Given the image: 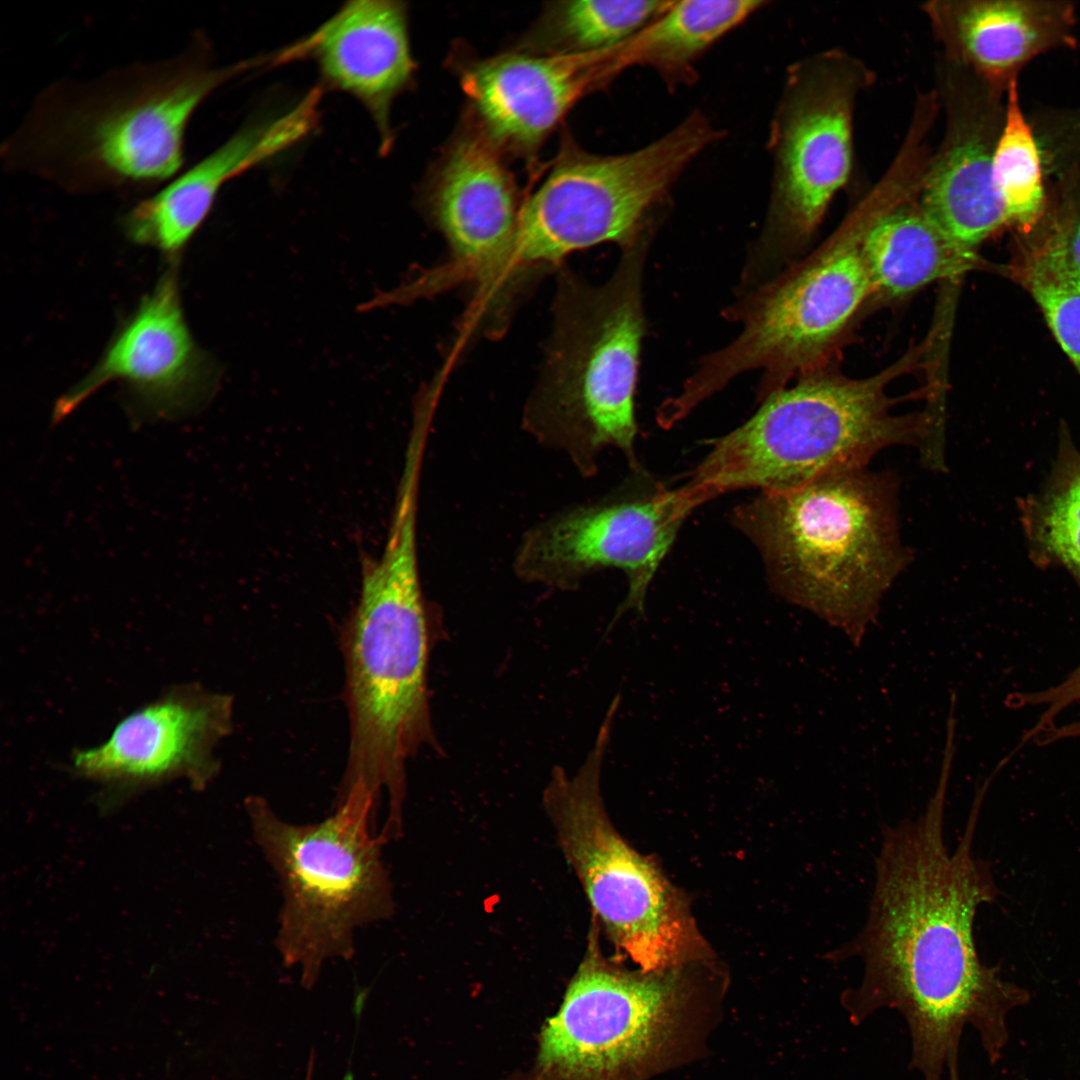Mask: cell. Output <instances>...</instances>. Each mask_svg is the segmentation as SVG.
<instances>
[{"mask_svg":"<svg viewBox=\"0 0 1080 1080\" xmlns=\"http://www.w3.org/2000/svg\"><path fill=\"white\" fill-rule=\"evenodd\" d=\"M698 505L686 486L668 490L651 483L565 508L524 533L514 554V573L527 583L566 591L596 570L621 569L628 593L610 628L628 610L642 617L648 587Z\"/></svg>","mask_w":1080,"mask_h":1080,"instance_id":"12","label":"cell"},{"mask_svg":"<svg viewBox=\"0 0 1080 1080\" xmlns=\"http://www.w3.org/2000/svg\"><path fill=\"white\" fill-rule=\"evenodd\" d=\"M721 137L693 112L653 143L631 153L595 156L569 151L522 204L515 240L492 285L515 298L522 285L568 255L604 242L622 249L647 234L650 211L685 167Z\"/></svg>","mask_w":1080,"mask_h":1080,"instance_id":"10","label":"cell"},{"mask_svg":"<svg viewBox=\"0 0 1080 1080\" xmlns=\"http://www.w3.org/2000/svg\"><path fill=\"white\" fill-rule=\"evenodd\" d=\"M233 699L197 684L175 686L127 715L102 744L73 754L76 774L134 791L175 778L198 789L217 774V744L232 728Z\"/></svg>","mask_w":1080,"mask_h":1080,"instance_id":"16","label":"cell"},{"mask_svg":"<svg viewBox=\"0 0 1080 1080\" xmlns=\"http://www.w3.org/2000/svg\"><path fill=\"white\" fill-rule=\"evenodd\" d=\"M666 0H576L551 4L528 37L543 54H573L615 47L662 14Z\"/></svg>","mask_w":1080,"mask_h":1080,"instance_id":"25","label":"cell"},{"mask_svg":"<svg viewBox=\"0 0 1080 1080\" xmlns=\"http://www.w3.org/2000/svg\"><path fill=\"white\" fill-rule=\"evenodd\" d=\"M866 200L864 216H858L840 240L734 306L729 314L742 323L740 333L707 355L680 392L664 401L661 414L666 422L680 421L749 370L764 371L758 391L763 401L832 344L873 292L861 243L871 222L890 207V200L879 189Z\"/></svg>","mask_w":1080,"mask_h":1080,"instance_id":"11","label":"cell"},{"mask_svg":"<svg viewBox=\"0 0 1080 1080\" xmlns=\"http://www.w3.org/2000/svg\"><path fill=\"white\" fill-rule=\"evenodd\" d=\"M759 0H685L671 5L612 48L616 74L646 65L671 84L689 80L691 64L717 39L759 9Z\"/></svg>","mask_w":1080,"mask_h":1080,"instance_id":"23","label":"cell"},{"mask_svg":"<svg viewBox=\"0 0 1080 1080\" xmlns=\"http://www.w3.org/2000/svg\"><path fill=\"white\" fill-rule=\"evenodd\" d=\"M418 501L395 500L379 557L362 559L358 599L340 637L349 749L338 793L386 792L387 821L402 823L406 764L435 746L427 695L429 629L417 544Z\"/></svg>","mask_w":1080,"mask_h":1080,"instance_id":"3","label":"cell"},{"mask_svg":"<svg viewBox=\"0 0 1080 1080\" xmlns=\"http://www.w3.org/2000/svg\"><path fill=\"white\" fill-rule=\"evenodd\" d=\"M615 714L606 713L595 743L573 775L555 767L544 808L561 850L616 951L644 972L703 965L713 958L687 897L618 833L605 810L601 769Z\"/></svg>","mask_w":1080,"mask_h":1080,"instance_id":"9","label":"cell"},{"mask_svg":"<svg viewBox=\"0 0 1080 1080\" xmlns=\"http://www.w3.org/2000/svg\"><path fill=\"white\" fill-rule=\"evenodd\" d=\"M943 72L947 126L943 143L929 161L920 187V207L962 250L975 248L1005 225L1007 211L992 180L995 126L986 107L971 96L958 64Z\"/></svg>","mask_w":1080,"mask_h":1080,"instance_id":"20","label":"cell"},{"mask_svg":"<svg viewBox=\"0 0 1080 1080\" xmlns=\"http://www.w3.org/2000/svg\"><path fill=\"white\" fill-rule=\"evenodd\" d=\"M926 10L949 58L991 83L1057 40L1067 16L1064 8L1024 1H937Z\"/></svg>","mask_w":1080,"mask_h":1080,"instance_id":"21","label":"cell"},{"mask_svg":"<svg viewBox=\"0 0 1080 1080\" xmlns=\"http://www.w3.org/2000/svg\"><path fill=\"white\" fill-rule=\"evenodd\" d=\"M647 235L624 248L613 275L591 285L561 268L540 377L525 404L524 430L562 453L585 477L604 449L630 466L637 426L634 393L644 332L642 275Z\"/></svg>","mask_w":1080,"mask_h":1080,"instance_id":"5","label":"cell"},{"mask_svg":"<svg viewBox=\"0 0 1080 1080\" xmlns=\"http://www.w3.org/2000/svg\"><path fill=\"white\" fill-rule=\"evenodd\" d=\"M177 263L121 321L92 369L56 401L52 423L71 414L101 387L118 382L135 425L175 419L213 393L217 368L195 341L185 318Z\"/></svg>","mask_w":1080,"mask_h":1080,"instance_id":"14","label":"cell"},{"mask_svg":"<svg viewBox=\"0 0 1080 1080\" xmlns=\"http://www.w3.org/2000/svg\"><path fill=\"white\" fill-rule=\"evenodd\" d=\"M908 360L866 378L809 374L773 392L744 424L711 442L686 484L701 503L738 489L780 492L866 468L883 449H918L923 413L898 415L889 383Z\"/></svg>","mask_w":1080,"mask_h":1080,"instance_id":"6","label":"cell"},{"mask_svg":"<svg viewBox=\"0 0 1080 1080\" xmlns=\"http://www.w3.org/2000/svg\"><path fill=\"white\" fill-rule=\"evenodd\" d=\"M1008 88L1006 113L992 154V180L1010 223L1027 228L1043 210L1042 159L1020 107L1015 78Z\"/></svg>","mask_w":1080,"mask_h":1080,"instance_id":"26","label":"cell"},{"mask_svg":"<svg viewBox=\"0 0 1080 1080\" xmlns=\"http://www.w3.org/2000/svg\"><path fill=\"white\" fill-rule=\"evenodd\" d=\"M253 65L215 67L197 39L161 61L58 81L3 144V161L70 192L155 188L179 173L199 105Z\"/></svg>","mask_w":1080,"mask_h":1080,"instance_id":"2","label":"cell"},{"mask_svg":"<svg viewBox=\"0 0 1080 1080\" xmlns=\"http://www.w3.org/2000/svg\"><path fill=\"white\" fill-rule=\"evenodd\" d=\"M732 521L759 550L773 590L856 646L912 559L900 536L898 481L867 467L761 491Z\"/></svg>","mask_w":1080,"mask_h":1080,"instance_id":"4","label":"cell"},{"mask_svg":"<svg viewBox=\"0 0 1080 1080\" xmlns=\"http://www.w3.org/2000/svg\"><path fill=\"white\" fill-rule=\"evenodd\" d=\"M1026 280L1058 344L1080 374V290L1032 265Z\"/></svg>","mask_w":1080,"mask_h":1080,"instance_id":"27","label":"cell"},{"mask_svg":"<svg viewBox=\"0 0 1080 1080\" xmlns=\"http://www.w3.org/2000/svg\"><path fill=\"white\" fill-rule=\"evenodd\" d=\"M310 58L333 88L357 98L373 117L382 150L391 143L394 98L414 72L407 14L390 0H358L343 6L308 37L275 56V63Z\"/></svg>","mask_w":1080,"mask_h":1080,"instance_id":"19","label":"cell"},{"mask_svg":"<svg viewBox=\"0 0 1080 1080\" xmlns=\"http://www.w3.org/2000/svg\"><path fill=\"white\" fill-rule=\"evenodd\" d=\"M599 930L593 919L583 960L540 1029L532 1068L511 1080H649L701 1048L715 1008L701 965L630 970L603 954Z\"/></svg>","mask_w":1080,"mask_h":1080,"instance_id":"7","label":"cell"},{"mask_svg":"<svg viewBox=\"0 0 1080 1080\" xmlns=\"http://www.w3.org/2000/svg\"><path fill=\"white\" fill-rule=\"evenodd\" d=\"M952 761L943 757L936 790L920 816L884 827L864 927L826 956L862 961V980L842 993L843 1008L854 1024L882 1008L898 1011L910 1032V1067L923 1080H941L945 1071L949 1080H960L966 1026L978 1032L990 1062H997L1009 1040L1008 1014L1030 999L978 956L977 909L999 894L990 865L972 852L987 784L950 853L944 818Z\"/></svg>","mask_w":1080,"mask_h":1080,"instance_id":"1","label":"cell"},{"mask_svg":"<svg viewBox=\"0 0 1080 1080\" xmlns=\"http://www.w3.org/2000/svg\"><path fill=\"white\" fill-rule=\"evenodd\" d=\"M611 48L573 54L508 53L467 67L461 83L499 145L534 148L581 97L615 76Z\"/></svg>","mask_w":1080,"mask_h":1080,"instance_id":"18","label":"cell"},{"mask_svg":"<svg viewBox=\"0 0 1080 1080\" xmlns=\"http://www.w3.org/2000/svg\"><path fill=\"white\" fill-rule=\"evenodd\" d=\"M378 799L355 786L336 796L332 815L311 824L284 821L262 797L245 809L254 840L281 888L276 947L311 988L327 960H349L358 928L389 919L394 899L376 830Z\"/></svg>","mask_w":1080,"mask_h":1080,"instance_id":"8","label":"cell"},{"mask_svg":"<svg viewBox=\"0 0 1080 1080\" xmlns=\"http://www.w3.org/2000/svg\"><path fill=\"white\" fill-rule=\"evenodd\" d=\"M321 91L311 89L276 117L246 125L223 144L138 201L122 218L127 238L177 263L225 183L307 136L319 119Z\"/></svg>","mask_w":1080,"mask_h":1080,"instance_id":"17","label":"cell"},{"mask_svg":"<svg viewBox=\"0 0 1080 1080\" xmlns=\"http://www.w3.org/2000/svg\"><path fill=\"white\" fill-rule=\"evenodd\" d=\"M861 248L873 292L888 297L959 276L976 264L975 253L958 247L920 206L904 202L871 222Z\"/></svg>","mask_w":1080,"mask_h":1080,"instance_id":"22","label":"cell"},{"mask_svg":"<svg viewBox=\"0 0 1080 1080\" xmlns=\"http://www.w3.org/2000/svg\"><path fill=\"white\" fill-rule=\"evenodd\" d=\"M1018 508L1031 561L1066 569L1080 588V449L1065 424L1049 474Z\"/></svg>","mask_w":1080,"mask_h":1080,"instance_id":"24","label":"cell"},{"mask_svg":"<svg viewBox=\"0 0 1080 1080\" xmlns=\"http://www.w3.org/2000/svg\"><path fill=\"white\" fill-rule=\"evenodd\" d=\"M1030 265L1080 290V212L1056 226Z\"/></svg>","mask_w":1080,"mask_h":1080,"instance_id":"28","label":"cell"},{"mask_svg":"<svg viewBox=\"0 0 1080 1080\" xmlns=\"http://www.w3.org/2000/svg\"><path fill=\"white\" fill-rule=\"evenodd\" d=\"M498 147L482 128L468 131L450 148L425 199L449 257L403 282L398 292L404 302L464 282L475 292L508 253L522 205Z\"/></svg>","mask_w":1080,"mask_h":1080,"instance_id":"15","label":"cell"},{"mask_svg":"<svg viewBox=\"0 0 1080 1080\" xmlns=\"http://www.w3.org/2000/svg\"><path fill=\"white\" fill-rule=\"evenodd\" d=\"M867 80L865 68L840 52L809 58L789 73L772 127L771 203L748 265L776 242L805 238L820 224L850 172L853 105Z\"/></svg>","mask_w":1080,"mask_h":1080,"instance_id":"13","label":"cell"},{"mask_svg":"<svg viewBox=\"0 0 1080 1080\" xmlns=\"http://www.w3.org/2000/svg\"><path fill=\"white\" fill-rule=\"evenodd\" d=\"M1076 701H1080V667L1059 686L1033 696V699L1029 702L1033 704L1048 703L1049 708L1046 711V717H1048L1052 712L1056 713L1059 709ZM1076 734H1080V721L1065 728V731H1063L1060 736Z\"/></svg>","mask_w":1080,"mask_h":1080,"instance_id":"29","label":"cell"}]
</instances>
